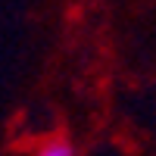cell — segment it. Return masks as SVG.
<instances>
[{"mask_svg":"<svg viewBox=\"0 0 156 156\" xmlns=\"http://www.w3.org/2000/svg\"><path fill=\"white\" fill-rule=\"evenodd\" d=\"M37 153L41 156H72L75 144L69 137H62V134H53V137H44L41 144H37Z\"/></svg>","mask_w":156,"mask_h":156,"instance_id":"6da1fadb","label":"cell"}]
</instances>
